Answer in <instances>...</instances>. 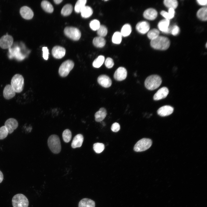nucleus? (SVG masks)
Here are the masks:
<instances>
[{"instance_id": "12", "label": "nucleus", "mask_w": 207, "mask_h": 207, "mask_svg": "<svg viewBox=\"0 0 207 207\" xmlns=\"http://www.w3.org/2000/svg\"><path fill=\"white\" fill-rule=\"evenodd\" d=\"M127 75V71L126 68L122 67H120L115 71L114 77L116 80L121 81L124 80Z\"/></svg>"}, {"instance_id": "13", "label": "nucleus", "mask_w": 207, "mask_h": 207, "mask_svg": "<svg viewBox=\"0 0 207 207\" xmlns=\"http://www.w3.org/2000/svg\"><path fill=\"white\" fill-rule=\"evenodd\" d=\"M98 83L102 87L105 88H108L112 85V81L110 77L105 74L101 75L97 78Z\"/></svg>"}, {"instance_id": "20", "label": "nucleus", "mask_w": 207, "mask_h": 207, "mask_svg": "<svg viewBox=\"0 0 207 207\" xmlns=\"http://www.w3.org/2000/svg\"><path fill=\"white\" fill-rule=\"evenodd\" d=\"M157 11L153 8H149L145 10L143 13L144 17L148 20H154L157 17Z\"/></svg>"}, {"instance_id": "41", "label": "nucleus", "mask_w": 207, "mask_h": 207, "mask_svg": "<svg viewBox=\"0 0 207 207\" xmlns=\"http://www.w3.org/2000/svg\"><path fill=\"white\" fill-rule=\"evenodd\" d=\"M180 29L177 25H175L172 28L171 32L174 36L177 35L179 33Z\"/></svg>"}, {"instance_id": "7", "label": "nucleus", "mask_w": 207, "mask_h": 207, "mask_svg": "<svg viewBox=\"0 0 207 207\" xmlns=\"http://www.w3.org/2000/svg\"><path fill=\"white\" fill-rule=\"evenodd\" d=\"M152 144V140L148 138H143L138 141L135 144L134 150L136 152L145 151L151 146Z\"/></svg>"}, {"instance_id": "33", "label": "nucleus", "mask_w": 207, "mask_h": 207, "mask_svg": "<svg viewBox=\"0 0 207 207\" xmlns=\"http://www.w3.org/2000/svg\"><path fill=\"white\" fill-rule=\"evenodd\" d=\"M104 60L105 57L103 56L99 55L93 61V66L95 68H99L103 64Z\"/></svg>"}, {"instance_id": "47", "label": "nucleus", "mask_w": 207, "mask_h": 207, "mask_svg": "<svg viewBox=\"0 0 207 207\" xmlns=\"http://www.w3.org/2000/svg\"><path fill=\"white\" fill-rule=\"evenodd\" d=\"M3 175L2 172L0 170V183L3 181Z\"/></svg>"}, {"instance_id": "43", "label": "nucleus", "mask_w": 207, "mask_h": 207, "mask_svg": "<svg viewBox=\"0 0 207 207\" xmlns=\"http://www.w3.org/2000/svg\"><path fill=\"white\" fill-rule=\"evenodd\" d=\"M120 128V126L119 124L115 122L113 123L112 125L111 129L113 132H117L118 131Z\"/></svg>"}, {"instance_id": "2", "label": "nucleus", "mask_w": 207, "mask_h": 207, "mask_svg": "<svg viewBox=\"0 0 207 207\" xmlns=\"http://www.w3.org/2000/svg\"><path fill=\"white\" fill-rule=\"evenodd\" d=\"M170 44V41L167 37L159 36L151 40L150 45L153 48L157 50H164L167 49Z\"/></svg>"}, {"instance_id": "39", "label": "nucleus", "mask_w": 207, "mask_h": 207, "mask_svg": "<svg viewBox=\"0 0 207 207\" xmlns=\"http://www.w3.org/2000/svg\"><path fill=\"white\" fill-rule=\"evenodd\" d=\"M100 26V23L99 21L96 19L91 21L89 24V26L91 29L94 31L97 30Z\"/></svg>"}, {"instance_id": "16", "label": "nucleus", "mask_w": 207, "mask_h": 207, "mask_svg": "<svg viewBox=\"0 0 207 207\" xmlns=\"http://www.w3.org/2000/svg\"><path fill=\"white\" fill-rule=\"evenodd\" d=\"M66 50L63 47L56 46L54 47L52 50V54L53 57L56 59H60L65 55Z\"/></svg>"}, {"instance_id": "5", "label": "nucleus", "mask_w": 207, "mask_h": 207, "mask_svg": "<svg viewBox=\"0 0 207 207\" xmlns=\"http://www.w3.org/2000/svg\"><path fill=\"white\" fill-rule=\"evenodd\" d=\"M11 85L16 92H21L24 86V78L23 76L19 74L14 75L12 78Z\"/></svg>"}, {"instance_id": "27", "label": "nucleus", "mask_w": 207, "mask_h": 207, "mask_svg": "<svg viewBox=\"0 0 207 207\" xmlns=\"http://www.w3.org/2000/svg\"><path fill=\"white\" fill-rule=\"evenodd\" d=\"M81 16L83 18H87L90 17L92 14L93 11L91 7L85 6L80 12Z\"/></svg>"}, {"instance_id": "44", "label": "nucleus", "mask_w": 207, "mask_h": 207, "mask_svg": "<svg viewBox=\"0 0 207 207\" xmlns=\"http://www.w3.org/2000/svg\"><path fill=\"white\" fill-rule=\"evenodd\" d=\"M168 12L169 20L174 17L175 14L174 9L172 8H169Z\"/></svg>"}, {"instance_id": "38", "label": "nucleus", "mask_w": 207, "mask_h": 207, "mask_svg": "<svg viewBox=\"0 0 207 207\" xmlns=\"http://www.w3.org/2000/svg\"><path fill=\"white\" fill-rule=\"evenodd\" d=\"M104 145L102 143H94L93 145V150L97 153L101 152L104 150Z\"/></svg>"}, {"instance_id": "42", "label": "nucleus", "mask_w": 207, "mask_h": 207, "mask_svg": "<svg viewBox=\"0 0 207 207\" xmlns=\"http://www.w3.org/2000/svg\"><path fill=\"white\" fill-rule=\"evenodd\" d=\"M43 51V57L45 60H47L48 58L49 55V50L47 47H43L42 48Z\"/></svg>"}, {"instance_id": "6", "label": "nucleus", "mask_w": 207, "mask_h": 207, "mask_svg": "<svg viewBox=\"0 0 207 207\" xmlns=\"http://www.w3.org/2000/svg\"><path fill=\"white\" fill-rule=\"evenodd\" d=\"M12 203L13 207H28L29 205L27 198L21 193L14 195L12 198Z\"/></svg>"}, {"instance_id": "18", "label": "nucleus", "mask_w": 207, "mask_h": 207, "mask_svg": "<svg viewBox=\"0 0 207 207\" xmlns=\"http://www.w3.org/2000/svg\"><path fill=\"white\" fill-rule=\"evenodd\" d=\"M169 93L168 89L166 87H163L159 89L153 97L155 100H158L165 98Z\"/></svg>"}, {"instance_id": "17", "label": "nucleus", "mask_w": 207, "mask_h": 207, "mask_svg": "<svg viewBox=\"0 0 207 207\" xmlns=\"http://www.w3.org/2000/svg\"><path fill=\"white\" fill-rule=\"evenodd\" d=\"M20 13L22 17L26 20L31 19L34 16V13L32 10L26 6H24L20 8Z\"/></svg>"}, {"instance_id": "45", "label": "nucleus", "mask_w": 207, "mask_h": 207, "mask_svg": "<svg viewBox=\"0 0 207 207\" xmlns=\"http://www.w3.org/2000/svg\"><path fill=\"white\" fill-rule=\"evenodd\" d=\"M160 14L162 16L164 17L165 19L169 20L168 12L162 10Z\"/></svg>"}, {"instance_id": "31", "label": "nucleus", "mask_w": 207, "mask_h": 207, "mask_svg": "<svg viewBox=\"0 0 207 207\" xmlns=\"http://www.w3.org/2000/svg\"><path fill=\"white\" fill-rule=\"evenodd\" d=\"M73 7L70 4L65 5L62 8L61 11L62 14L64 16L70 15L72 12Z\"/></svg>"}, {"instance_id": "46", "label": "nucleus", "mask_w": 207, "mask_h": 207, "mask_svg": "<svg viewBox=\"0 0 207 207\" xmlns=\"http://www.w3.org/2000/svg\"><path fill=\"white\" fill-rule=\"evenodd\" d=\"M197 1L198 3L200 5H206L207 4L206 0H197Z\"/></svg>"}, {"instance_id": "8", "label": "nucleus", "mask_w": 207, "mask_h": 207, "mask_svg": "<svg viewBox=\"0 0 207 207\" xmlns=\"http://www.w3.org/2000/svg\"><path fill=\"white\" fill-rule=\"evenodd\" d=\"M74 62L68 60L64 62L60 65L59 69V75L62 77L67 76L74 67Z\"/></svg>"}, {"instance_id": "48", "label": "nucleus", "mask_w": 207, "mask_h": 207, "mask_svg": "<svg viewBox=\"0 0 207 207\" xmlns=\"http://www.w3.org/2000/svg\"><path fill=\"white\" fill-rule=\"evenodd\" d=\"M62 0H54L53 1L56 4H59L62 1Z\"/></svg>"}, {"instance_id": "28", "label": "nucleus", "mask_w": 207, "mask_h": 207, "mask_svg": "<svg viewBox=\"0 0 207 207\" xmlns=\"http://www.w3.org/2000/svg\"><path fill=\"white\" fill-rule=\"evenodd\" d=\"M41 6L43 9L46 12L51 13L53 11V7L52 4L49 1L46 0L42 1Z\"/></svg>"}, {"instance_id": "23", "label": "nucleus", "mask_w": 207, "mask_h": 207, "mask_svg": "<svg viewBox=\"0 0 207 207\" xmlns=\"http://www.w3.org/2000/svg\"><path fill=\"white\" fill-rule=\"evenodd\" d=\"M107 114V111L106 109L104 108H101L95 114L96 121L97 122L102 121L106 117Z\"/></svg>"}, {"instance_id": "36", "label": "nucleus", "mask_w": 207, "mask_h": 207, "mask_svg": "<svg viewBox=\"0 0 207 207\" xmlns=\"http://www.w3.org/2000/svg\"><path fill=\"white\" fill-rule=\"evenodd\" d=\"M62 137L64 141L66 143L69 142L72 138V133L68 129L65 130L62 133Z\"/></svg>"}, {"instance_id": "14", "label": "nucleus", "mask_w": 207, "mask_h": 207, "mask_svg": "<svg viewBox=\"0 0 207 207\" xmlns=\"http://www.w3.org/2000/svg\"><path fill=\"white\" fill-rule=\"evenodd\" d=\"M150 25L146 21H141L136 24V28L137 31L141 34H145L148 32L150 28Z\"/></svg>"}, {"instance_id": "4", "label": "nucleus", "mask_w": 207, "mask_h": 207, "mask_svg": "<svg viewBox=\"0 0 207 207\" xmlns=\"http://www.w3.org/2000/svg\"><path fill=\"white\" fill-rule=\"evenodd\" d=\"M47 143L49 148L53 153L58 154L61 151V144L58 136L55 135L50 136L48 139Z\"/></svg>"}, {"instance_id": "1", "label": "nucleus", "mask_w": 207, "mask_h": 207, "mask_svg": "<svg viewBox=\"0 0 207 207\" xmlns=\"http://www.w3.org/2000/svg\"><path fill=\"white\" fill-rule=\"evenodd\" d=\"M18 125V122L15 119L10 118L7 119L5 123L4 126L0 127V140L5 138L8 133H12Z\"/></svg>"}, {"instance_id": "32", "label": "nucleus", "mask_w": 207, "mask_h": 207, "mask_svg": "<svg viewBox=\"0 0 207 207\" xmlns=\"http://www.w3.org/2000/svg\"><path fill=\"white\" fill-rule=\"evenodd\" d=\"M163 3L166 7L174 9L177 8L178 5V2L176 0H165Z\"/></svg>"}, {"instance_id": "22", "label": "nucleus", "mask_w": 207, "mask_h": 207, "mask_svg": "<svg viewBox=\"0 0 207 207\" xmlns=\"http://www.w3.org/2000/svg\"><path fill=\"white\" fill-rule=\"evenodd\" d=\"M83 137L82 135L78 134L74 138L71 143L72 148H75L80 147L83 141Z\"/></svg>"}, {"instance_id": "15", "label": "nucleus", "mask_w": 207, "mask_h": 207, "mask_svg": "<svg viewBox=\"0 0 207 207\" xmlns=\"http://www.w3.org/2000/svg\"><path fill=\"white\" fill-rule=\"evenodd\" d=\"M170 20L164 19L160 21L158 26L159 30L163 32L168 33L171 32L172 28L169 27Z\"/></svg>"}, {"instance_id": "9", "label": "nucleus", "mask_w": 207, "mask_h": 207, "mask_svg": "<svg viewBox=\"0 0 207 207\" xmlns=\"http://www.w3.org/2000/svg\"><path fill=\"white\" fill-rule=\"evenodd\" d=\"M64 32L66 36L74 41L78 40L81 36L80 30L74 27H66L64 29Z\"/></svg>"}, {"instance_id": "35", "label": "nucleus", "mask_w": 207, "mask_h": 207, "mask_svg": "<svg viewBox=\"0 0 207 207\" xmlns=\"http://www.w3.org/2000/svg\"><path fill=\"white\" fill-rule=\"evenodd\" d=\"M160 32L157 29L153 28L149 31L147 34L148 38L152 40L155 39L159 36Z\"/></svg>"}, {"instance_id": "40", "label": "nucleus", "mask_w": 207, "mask_h": 207, "mask_svg": "<svg viewBox=\"0 0 207 207\" xmlns=\"http://www.w3.org/2000/svg\"><path fill=\"white\" fill-rule=\"evenodd\" d=\"M106 66L108 68H110L113 67L114 63L112 59L110 57H107L105 62Z\"/></svg>"}, {"instance_id": "26", "label": "nucleus", "mask_w": 207, "mask_h": 207, "mask_svg": "<svg viewBox=\"0 0 207 207\" xmlns=\"http://www.w3.org/2000/svg\"><path fill=\"white\" fill-rule=\"evenodd\" d=\"M197 16L200 20L206 21L207 20V8L204 7L200 8L197 13Z\"/></svg>"}, {"instance_id": "21", "label": "nucleus", "mask_w": 207, "mask_h": 207, "mask_svg": "<svg viewBox=\"0 0 207 207\" xmlns=\"http://www.w3.org/2000/svg\"><path fill=\"white\" fill-rule=\"evenodd\" d=\"M16 93L11 85H7L4 89L3 96L5 99H10L14 97Z\"/></svg>"}, {"instance_id": "11", "label": "nucleus", "mask_w": 207, "mask_h": 207, "mask_svg": "<svg viewBox=\"0 0 207 207\" xmlns=\"http://www.w3.org/2000/svg\"><path fill=\"white\" fill-rule=\"evenodd\" d=\"M13 39L10 35L6 34L0 39V47L2 49H7L10 48L13 44Z\"/></svg>"}, {"instance_id": "24", "label": "nucleus", "mask_w": 207, "mask_h": 207, "mask_svg": "<svg viewBox=\"0 0 207 207\" xmlns=\"http://www.w3.org/2000/svg\"><path fill=\"white\" fill-rule=\"evenodd\" d=\"M95 202L89 198H84L81 200L79 202L78 207H95Z\"/></svg>"}, {"instance_id": "34", "label": "nucleus", "mask_w": 207, "mask_h": 207, "mask_svg": "<svg viewBox=\"0 0 207 207\" xmlns=\"http://www.w3.org/2000/svg\"><path fill=\"white\" fill-rule=\"evenodd\" d=\"M122 37L120 32L118 31L115 32L112 37V42L116 44H120L122 41Z\"/></svg>"}, {"instance_id": "3", "label": "nucleus", "mask_w": 207, "mask_h": 207, "mask_svg": "<svg viewBox=\"0 0 207 207\" xmlns=\"http://www.w3.org/2000/svg\"><path fill=\"white\" fill-rule=\"evenodd\" d=\"M161 78L157 75H152L148 76L145 80L144 85L148 90H153L158 88L162 83Z\"/></svg>"}, {"instance_id": "29", "label": "nucleus", "mask_w": 207, "mask_h": 207, "mask_svg": "<svg viewBox=\"0 0 207 207\" xmlns=\"http://www.w3.org/2000/svg\"><path fill=\"white\" fill-rule=\"evenodd\" d=\"M132 31L131 26L129 24H126L122 27L120 33L122 36L125 37L129 35Z\"/></svg>"}, {"instance_id": "30", "label": "nucleus", "mask_w": 207, "mask_h": 207, "mask_svg": "<svg viewBox=\"0 0 207 207\" xmlns=\"http://www.w3.org/2000/svg\"><path fill=\"white\" fill-rule=\"evenodd\" d=\"M86 0H78L76 2L74 7L75 12L79 13L80 12L81 10L85 6L87 3Z\"/></svg>"}, {"instance_id": "10", "label": "nucleus", "mask_w": 207, "mask_h": 207, "mask_svg": "<svg viewBox=\"0 0 207 207\" xmlns=\"http://www.w3.org/2000/svg\"><path fill=\"white\" fill-rule=\"evenodd\" d=\"M9 56L10 58L15 57L19 60H23L26 57L25 55L21 52L20 48L18 46L9 48Z\"/></svg>"}, {"instance_id": "19", "label": "nucleus", "mask_w": 207, "mask_h": 207, "mask_svg": "<svg viewBox=\"0 0 207 207\" xmlns=\"http://www.w3.org/2000/svg\"><path fill=\"white\" fill-rule=\"evenodd\" d=\"M174 110L172 106L166 105L160 108L157 110L158 115L161 116H168L172 114Z\"/></svg>"}, {"instance_id": "37", "label": "nucleus", "mask_w": 207, "mask_h": 207, "mask_svg": "<svg viewBox=\"0 0 207 207\" xmlns=\"http://www.w3.org/2000/svg\"><path fill=\"white\" fill-rule=\"evenodd\" d=\"M97 33L99 36L103 37L106 35L108 33V29L104 25H100L97 30Z\"/></svg>"}, {"instance_id": "25", "label": "nucleus", "mask_w": 207, "mask_h": 207, "mask_svg": "<svg viewBox=\"0 0 207 207\" xmlns=\"http://www.w3.org/2000/svg\"><path fill=\"white\" fill-rule=\"evenodd\" d=\"M93 43L95 47L101 48L103 47L105 45L106 41L103 37L98 36L94 38Z\"/></svg>"}, {"instance_id": "49", "label": "nucleus", "mask_w": 207, "mask_h": 207, "mask_svg": "<svg viewBox=\"0 0 207 207\" xmlns=\"http://www.w3.org/2000/svg\"><path fill=\"white\" fill-rule=\"evenodd\" d=\"M206 47H207V43L206 44Z\"/></svg>"}]
</instances>
